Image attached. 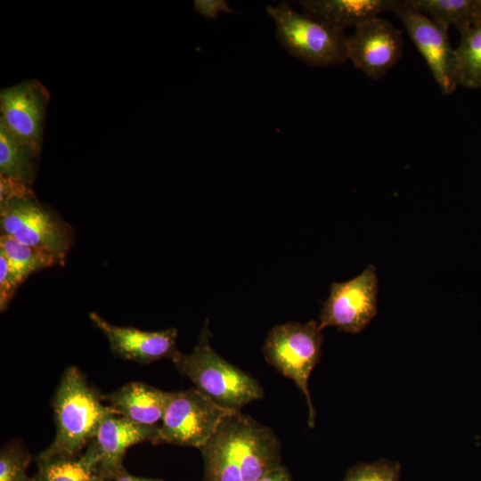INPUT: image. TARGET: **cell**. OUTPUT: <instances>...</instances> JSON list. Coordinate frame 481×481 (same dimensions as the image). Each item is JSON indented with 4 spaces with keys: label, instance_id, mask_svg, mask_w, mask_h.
<instances>
[{
    "label": "cell",
    "instance_id": "cell-9",
    "mask_svg": "<svg viewBox=\"0 0 481 481\" xmlns=\"http://www.w3.org/2000/svg\"><path fill=\"white\" fill-rule=\"evenodd\" d=\"M47 89L37 80H25L0 93V125L39 155L49 102Z\"/></svg>",
    "mask_w": 481,
    "mask_h": 481
},
{
    "label": "cell",
    "instance_id": "cell-11",
    "mask_svg": "<svg viewBox=\"0 0 481 481\" xmlns=\"http://www.w3.org/2000/svg\"><path fill=\"white\" fill-rule=\"evenodd\" d=\"M404 38L388 20L379 16L355 28L347 36V58L368 77H383L402 58Z\"/></svg>",
    "mask_w": 481,
    "mask_h": 481
},
{
    "label": "cell",
    "instance_id": "cell-2",
    "mask_svg": "<svg viewBox=\"0 0 481 481\" xmlns=\"http://www.w3.org/2000/svg\"><path fill=\"white\" fill-rule=\"evenodd\" d=\"M104 396L86 380L77 366L68 367L53 399L56 433L52 444L38 455L76 456L84 452L99 425L117 414Z\"/></svg>",
    "mask_w": 481,
    "mask_h": 481
},
{
    "label": "cell",
    "instance_id": "cell-16",
    "mask_svg": "<svg viewBox=\"0 0 481 481\" xmlns=\"http://www.w3.org/2000/svg\"><path fill=\"white\" fill-rule=\"evenodd\" d=\"M36 463L34 481H112L102 469L101 458L90 443L78 455H37Z\"/></svg>",
    "mask_w": 481,
    "mask_h": 481
},
{
    "label": "cell",
    "instance_id": "cell-15",
    "mask_svg": "<svg viewBox=\"0 0 481 481\" xmlns=\"http://www.w3.org/2000/svg\"><path fill=\"white\" fill-rule=\"evenodd\" d=\"M169 396L170 392L132 381L115 390L106 400L118 415L137 424L158 426L163 419Z\"/></svg>",
    "mask_w": 481,
    "mask_h": 481
},
{
    "label": "cell",
    "instance_id": "cell-19",
    "mask_svg": "<svg viewBox=\"0 0 481 481\" xmlns=\"http://www.w3.org/2000/svg\"><path fill=\"white\" fill-rule=\"evenodd\" d=\"M0 252L4 255L20 285L32 273L59 265L48 251L1 234Z\"/></svg>",
    "mask_w": 481,
    "mask_h": 481
},
{
    "label": "cell",
    "instance_id": "cell-23",
    "mask_svg": "<svg viewBox=\"0 0 481 481\" xmlns=\"http://www.w3.org/2000/svg\"><path fill=\"white\" fill-rule=\"evenodd\" d=\"M20 283L6 257L0 252V310L5 311Z\"/></svg>",
    "mask_w": 481,
    "mask_h": 481
},
{
    "label": "cell",
    "instance_id": "cell-21",
    "mask_svg": "<svg viewBox=\"0 0 481 481\" xmlns=\"http://www.w3.org/2000/svg\"><path fill=\"white\" fill-rule=\"evenodd\" d=\"M32 461L29 451L20 442H10L0 452V481H34L28 475Z\"/></svg>",
    "mask_w": 481,
    "mask_h": 481
},
{
    "label": "cell",
    "instance_id": "cell-4",
    "mask_svg": "<svg viewBox=\"0 0 481 481\" xmlns=\"http://www.w3.org/2000/svg\"><path fill=\"white\" fill-rule=\"evenodd\" d=\"M210 337L206 320L192 351L180 353L172 361L176 370L224 409L240 411L248 404L262 399L264 389L257 380L221 357L210 346Z\"/></svg>",
    "mask_w": 481,
    "mask_h": 481
},
{
    "label": "cell",
    "instance_id": "cell-12",
    "mask_svg": "<svg viewBox=\"0 0 481 481\" xmlns=\"http://www.w3.org/2000/svg\"><path fill=\"white\" fill-rule=\"evenodd\" d=\"M89 318L107 338L111 352L123 360L149 364L164 358L173 361L180 354L175 328L147 331L114 325L97 313H91Z\"/></svg>",
    "mask_w": 481,
    "mask_h": 481
},
{
    "label": "cell",
    "instance_id": "cell-24",
    "mask_svg": "<svg viewBox=\"0 0 481 481\" xmlns=\"http://www.w3.org/2000/svg\"><path fill=\"white\" fill-rule=\"evenodd\" d=\"M197 12L206 19L216 20L221 12H233L225 0H195L193 2Z\"/></svg>",
    "mask_w": 481,
    "mask_h": 481
},
{
    "label": "cell",
    "instance_id": "cell-13",
    "mask_svg": "<svg viewBox=\"0 0 481 481\" xmlns=\"http://www.w3.org/2000/svg\"><path fill=\"white\" fill-rule=\"evenodd\" d=\"M159 426H145L118 414L106 417L90 441L101 458L104 472L113 479L126 468L123 459L128 448L143 442L154 444Z\"/></svg>",
    "mask_w": 481,
    "mask_h": 481
},
{
    "label": "cell",
    "instance_id": "cell-1",
    "mask_svg": "<svg viewBox=\"0 0 481 481\" xmlns=\"http://www.w3.org/2000/svg\"><path fill=\"white\" fill-rule=\"evenodd\" d=\"M200 450L202 481H257L282 464L273 431L240 411L228 413Z\"/></svg>",
    "mask_w": 481,
    "mask_h": 481
},
{
    "label": "cell",
    "instance_id": "cell-8",
    "mask_svg": "<svg viewBox=\"0 0 481 481\" xmlns=\"http://www.w3.org/2000/svg\"><path fill=\"white\" fill-rule=\"evenodd\" d=\"M377 294L378 278L372 265L352 280L332 283L322 305L319 330L332 326L346 333L361 332L378 313Z\"/></svg>",
    "mask_w": 481,
    "mask_h": 481
},
{
    "label": "cell",
    "instance_id": "cell-25",
    "mask_svg": "<svg viewBox=\"0 0 481 481\" xmlns=\"http://www.w3.org/2000/svg\"><path fill=\"white\" fill-rule=\"evenodd\" d=\"M257 481H292V477L284 465H281L276 469L264 475Z\"/></svg>",
    "mask_w": 481,
    "mask_h": 481
},
{
    "label": "cell",
    "instance_id": "cell-5",
    "mask_svg": "<svg viewBox=\"0 0 481 481\" xmlns=\"http://www.w3.org/2000/svg\"><path fill=\"white\" fill-rule=\"evenodd\" d=\"M265 12L274 22L281 46L307 66L325 68L348 61L345 31L297 12L287 2L267 5Z\"/></svg>",
    "mask_w": 481,
    "mask_h": 481
},
{
    "label": "cell",
    "instance_id": "cell-27",
    "mask_svg": "<svg viewBox=\"0 0 481 481\" xmlns=\"http://www.w3.org/2000/svg\"><path fill=\"white\" fill-rule=\"evenodd\" d=\"M475 1H476V7H477L478 20L479 21H481V0H475Z\"/></svg>",
    "mask_w": 481,
    "mask_h": 481
},
{
    "label": "cell",
    "instance_id": "cell-10",
    "mask_svg": "<svg viewBox=\"0 0 481 481\" xmlns=\"http://www.w3.org/2000/svg\"><path fill=\"white\" fill-rule=\"evenodd\" d=\"M411 40L423 56L444 95L452 94L457 83V57L448 28L406 5L395 12Z\"/></svg>",
    "mask_w": 481,
    "mask_h": 481
},
{
    "label": "cell",
    "instance_id": "cell-6",
    "mask_svg": "<svg viewBox=\"0 0 481 481\" xmlns=\"http://www.w3.org/2000/svg\"><path fill=\"white\" fill-rule=\"evenodd\" d=\"M321 331L314 320L305 324L290 322L276 325L269 331L262 349L266 362L290 379L305 395L310 428L314 426L315 411L308 379L321 358L323 342Z\"/></svg>",
    "mask_w": 481,
    "mask_h": 481
},
{
    "label": "cell",
    "instance_id": "cell-26",
    "mask_svg": "<svg viewBox=\"0 0 481 481\" xmlns=\"http://www.w3.org/2000/svg\"><path fill=\"white\" fill-rule=\"evenodd\" d=\"M112 481H163L160 478H147L129 474L126 469L116 476Z\"/></svg>",
    "mask_w": 481,
    "mask_h": 481
},
{
    "label": "cell",
    "instance_id": "cell-18",
    "mask_svg": "<svg viewBox=\"0 0 481 481\" xmlns=\"http://www.w3.org/2000/svg\"><path fill=\"white\" fill-rule=\"evenodd\" d=\"M37 157L0 125V177L31 185Z\"/></svg>",
    "mask_w": 481,
    "mask_h": 481
},
{
    "label": "cell",
    "instance_id": "cell-14",
    "mask_svg": "<svg viewBox=\"0 0 481 481\" xmlns=\"http://www.w3.org/2000/svg\"><path fill=\"white\" fill-rule=\"evenodd\" d=\"M302 12L338 30L356 28L383 12L404 7L407 0H300Z\"/></svg>",
    "mask_w": 481,
    "mask_h": 481
},
{
    "label": "cell",
    "instance_id": "cell-22",
    "mask_svg": "<svg viewBox=\"0 0 481 481\" xmlns=\"http://www.w3.org/2000/svg\"><path fill=\"white\" fill-rule=\"evenodd\" d=\"M399 463L381 460L349 469L342 481H399Z\"/></svg>",
    "mask_w": 481,
    "mask_h": 481
},
{
    "label": "cell",
    "instance_id": "cell-3",
    "mask_svg": "<svg viewBox=\"0 0 481 481\" xmlns=\"http://www.w3.org/2000/svg\"><path fill=\"white\" fill-rule=\"evenodd\" d=\"M1 234L51 253L63 265L72 243L69 225L39 202L30 185L0 177Z\"/></svg>",
    "mask_w": 481,
    "mask_h": 481
},
{
    "label": "cell",
    "instance_id": "cell-17",
    "mask_svg": "<svg viewBox=\"0 0 481 481\" xmlns=\"http://www.w3.org/2000/svg\"><path fill=\"white\" fill-rule=\"evenodd\" d=\"M410 7L460 33L479 22L475 0H409Z\"/></svg>",
    "mask_w": 481,
    "mask_h": 481
},
{
    "label": "cell",
    "instance_id": "cell-7",
    "mask_svg": "<svg viewBox=\"0 0 481 481\" xmlns=\"http://www.w3.org/2000/svg\"><path fill=\"white\" fill-rule=\"evenodd\" d=\"M231 412L192 387L170 392L153 444H169L200 449Z\"/></svg>",
    "mask_w": 481,
    "mask_h": 481
},
{
    "label": "cell",
    "instance_id": "cell-20",
    "mask_svg": "<svg viewBox=\"0 0 481 481\" xmlns=\"http://www.w3.org/2000/svg\"><path fill=\"white\" fill-rule=\"evenodd\" d=\"M461 34L455 48L457 57V83L466 88L481 87V21Z\"/></svg>",
    "mask_w": 481,
    "mask_h": 481
}]
</instances>
